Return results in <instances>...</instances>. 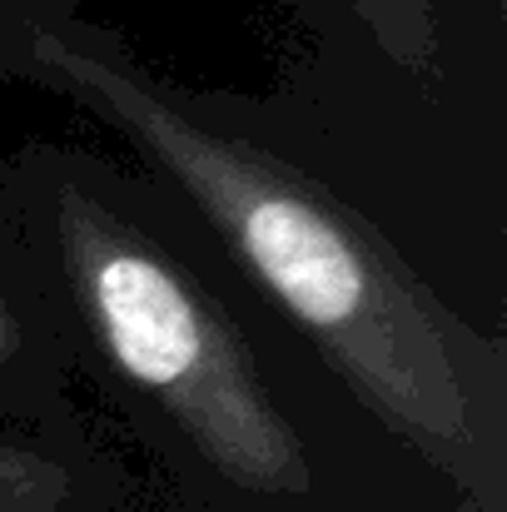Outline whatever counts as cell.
I'll use <instances>...</instances> for the list:
<instances>
[{
	"label": "cell",
	"instance_id": "obj_1",
	"mask_svg": "<svg viewBox=\"0 0 507 512\" xmlns=\"http://www.w3.org/2000/svg\"><path fill=\"white\" fill-rule=\"evenodd\" d=\"M30 65L189 194L398 443L458 488H488L498 353L408 269L393 239L294 160L199 115L100 30L35 25Z\"/></svg>",
	"mask_w": 507,
	"mask_h": 512
},
{
	"label": "cell",
	"instance_id": "obj_4",
	"mask_svg": "<svg viewBox=\"0 0 507 512\" xmlns=\"http://www.w3.org/2000/svg\"><path fill=\"white\" fill-rule=\"evenodd\" d=\"M65 473L40 453L0 443V512H60Z\"/></svg>",
	"mask_w": 507,
	"mask_h": 512
},
{
	"label": "cell",
	"instance_id": "obj_3",
	"mask_svg": "<svg viewBox=\"0 0 507 512\" xmlns=\"http://www.w3.org/2000/svg\"><path fill=\"white\" fill-rule=\"evenodd\" d=\"M373 45L413 80L438 85L443 75V25L433 0H348Z\"/></svg>",
	"mask_w": 507,
	"mask_h": 512
},
{
	"label": "cell",
	"instance_id": "obj_5",
	"mask_svg": "<svg viewBox=\"0 0 507 512\" xmlns=\"http://www.w3.org/2000/svg\"><path fill=\"white\" fill-rule=\"evenodd\" d=\"M15 348H20V329H15V319H10L5 299H0V358H10Z\"/></svg>",
	"mask_w": 507,
	"mask_h": 512
},
{
	"label": "cell",
	"instance_id": "obj_2",
	"mask_svg": "<svg viewBox=\"0 0 507 512\" xmlns=\"http://www.w3.org/2000/svg\"><path fill=\"white\" fill-rule=\"evenodd\" d=\"M55 234L95 339L145 393L160 398L179 433L249 493H309L314 468L299 433L264 388L234 319H224L219 304L169 264L155 239L85 189L60 194Z\"/></svg>",
	"mask_w": 507,
	"mask_h": 512
}]
</instances>
